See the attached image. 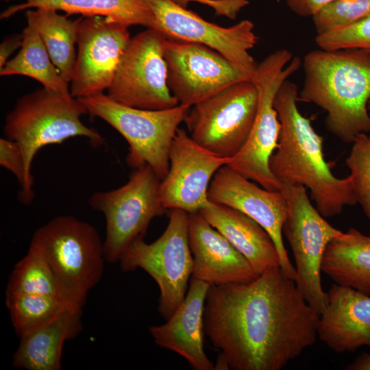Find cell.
<instances>
[{
    "mask_svg": "<svg viewBox=\"0 0 370 370\" xmlns=\"http://www.w3.org/2000/svg\"><path fill=\"white\" fill-rule=\"evenodd\" d=\"M152 12V29L168 39L197 42L218 51L251 77L257 66L249 53L258 42L254 23L247 19L224 27L210 23L173 0H145Z\"/></svg>",
    "mask_w": 370,
    "mask_h": 370,
    "instance_id": "cell-14",
    "label": "cell"
},
{
    "mask_svg": "<svg viewBox=\"0 0 370 370\" xmlns=\"http://www.w3.org/2000/svg\"><path fill=\"white\" fill-rule=\"evenodd\" d=\"M192 277L210 285L247 282L256 273L247 260L198 212L188 214Z\"/></svg>",
    "mask_w": 370,
    "mask_h": 370,
    "instance_id": "cell-18",
    "label": "cell"
},
{
    "mask_svg": "<svg viewBox=\"0 0 370 370\" xmlns=\"http://www.w3.org/2000/svg\"><path fill=\"white\" fill-rule=\"evenodd\" d=\"M319 317L276 266L247 282L210 285L204 333L229 369L280 370L315 343Z\"/></svg>",
    "mask_w": 370,
    "mask_h": 370,
    "instance_id": "cell-1",
    "label": "cell"
},
{
    "mask_svg": "<svg viewBox=\"0 0 370 370\" xmlns=\"http://www.w3.org/2000/svg\"><path fill=\"white\" fill-rule=\"evenodd\" d=\"M210 284L191 277L186 295L166 322L149 331L160 347L183 357L195 370H214L204 349V312Z\"/></svg>",
    "mask_w": 370,
    "mask_h": 370,
    "instance_id": "cell-19",
    "label": "cell"
},
{
    "mask_svg": "<svg viewBox=\"0 0 370 370\" xmlns=\"http://www.w3.org/2000/svg\"><path fill=\"white\" fill-rule=\"evenodd\" d=\"M367 108H368V110H370V100L369 101Z\"/></svg>",
    "mask_w": 370,
    "mask_h": 370,
    "instance_id": "cell-37",
    "label": "cell"
},
{
    "mask_svg": "<svg viewBox=\"0 0 370 370\" xmlns=\"http://www.w3.org/2000/svg\"><path fill=\"white\" fill-rule=\"evenodd\" d=\"M370 14V0H334L311 17L317 35L354 24Z\"/></svg>",
    "mask_w": 370,
    "mask_h": 370,
    "instance_id": "cell-29",
    "label": "cell"
},
{
    "mask_svg": "<svg viewBox=\"0 0 370 370\" xmlns=\"http://www.w3.org/2000/svg\"><path fill=\"white\" fill-rule=\"evenodd\" d=\"M298 88L286 79L273 101L281 130L278 147L269 160L271 173L280 183L304 186L310 190L316 208L325 218L339 214L357 201L349 175L335 177L325 160L323 138L297 107Z\"/></svg>",
    "mask_w": 370,
    "mask_h": 370,
    "instance_id": "cell-2",
    "label": "cell"
},
{
    "mask_svg": "<svg viewBox=\"0 0 370 370\" xmlns=\"http://www.w3.org/2000/svg\"><path fill=\"white\" fill-rule=\"evenodd\" d=\"M128 27L103 16H82L69 83L72 97H91L108 89L131 38Z\"/></svg>",
    "mask_w": 370,
    "mask_h": 370,
    "instance_id": "cell-15",
    "label": "cell"
},
{
    "mask_svg": "<svg viewBox=\"0 0 370 370\" xmlns=\"http://www.w3.org/2000/svg\"><path fill=\"white\" fill-rule=\"evenodd\" d=\"M14 294L60 297L53 274L41 249L32 241L27 254L14 266L9 278L5 295Z\"/></svg>",
    "mask_w": 370,
    "mask_h": 370,
    "instance_id": "cell-28",
    "label": "cell"
},
{
    "mask_svg": "<svg viewBox=\"0 0 370 370\" xmlns=\"http://www.w3.org/2000/svg\"><path fill=\"white\" fill-rule=\"evenodd\" d=\"M304 81L298 101L327 114V130L344 143L370 132V51L319 49L304 58Z\"/></svg>",
    "mask_w": 370,
    "mask_h": 370,
    "instance_id": "cell-3",
    "label": "cell"
},
{
    "mask_svg": "<svg viewBox=\"0 0 370 370\" xmlns=\"http://www.w3.org/2000/svg\"><path fill=\"white\" fill-rule=\"evenodd\" d=\"M167 84L179 104L191 107L225 87L251 76L204 45L166 39Z\"/></svg>",
    "mask_w": 370,
    "mask_h": 370,
    "instance_id": "cell-13",
    "label": "cell"
},
{
    "mask_svg": "<svg viewBox=\"0 0 370 370\" xmlns=\"http://www.w3.org/2000/svg\"><path fill=\"white\" fill-rule=\"evenodd\" d=\"M82 312L68 307L48 323L21 336L14 366L27 370L60 369L64 342L82 329Z\"/></svg>",
    "mask_w": 370,
    "mask_h": 370,
    "instance_id": "cell-22",
    "label": "cell"
},
{
    "mask_svg": "<svg viewBox=\"0 0 370 370\" xmlns=\"http://www.w3.org/2000/svg\"><path fill=\"white\" fill-rule=\"evenodd\" d=\"M181 6L186 8L191 1L198 2L213 8L217 15L225 16L231 10V0H173Z\"/></svg>",
    "mask_w": 370,
    "mask_h": 370,
    "instance_id": "cell-35",
    "label": "cell"
},
{
    "mask_svg": "<svg viewBox=\"0 0 370 370\" xmlns=\"http://www.w3.org/2000/svg\"><path fill=\"white\" fill-rule=\"evenodd\" d=\"M10 1L15 0H1ZM1 13L0 18H8L18 12L45 8L83 16H100L128 27L142 25L152 29L154 16L145 0H21Z\"/></svg>",
    "mask_w": 370,
    "mask_h": 370,
    "instance_id": "cell-24",
    "label": "cell"
},
{
    "mask_svg": "<svg viewBox=\"0 0 370 370\" xmlns=\"http://www.w3.org/2000/svg\"><path fill=\"white\" fill-rule=\"evenodd\" d=\"M85 114L88 111L78 99L42 87L20 97L7 114L3 132L19 145L25 160V204L34 198L32 166L40 149L76 136L86 138L94 147L104 143L95 129L83 123L81 117Z\"/></svg>",
    "mask_w": 370,
    "mask_h": 370,
    "instance_id": "cell-4",
    "label": "cell"
},
{
    "mask_svg": "<svg viewBox=\"0 0 370 370\" xmlns=\"http://www.w3.org/2000/svg\"><path fill=\"white\" fill-rule=\"evenodd\" d=\"M31 241L41 249L60 297L71 308L82 310L106 261L97 230L88 222L62 215L37 229Z\"/></svg>",
    "mask_w": 370,
    "mask_h": 370,
    "instance_id": "cell-5",
    "label": "cell"
},
{
    "mask_svg": "<svg viewBox=\"0 0 370 370\" xmlns=\"http://www.w3.org/2000/svg\"><path fill=\"white\" fill-rule=\"evenodd\" d=\"M352 143L345 164L350 171L357 203L370 223V136L361 134Z\"/></svg>",
    "mask_w": 370,
    "mask_h": 370,
    "instance_id": "cell-30",
    "label": "cell"
},
{
    "mask_svg": "<svg viewBox=\"0 0 370 370\" xmlns=\"http://www.w3.org/2000/svg\"><path fill=\"white\" fill-rule=\"evenodd\" d=\"M5 304L20 337L48 323L69 307L59 297L37 294L5 295Z\"/></svg>",
    "mask_w": 370,
    "mask_h": 370,
    "instance_id": "cell-27",
    "label": "cell"
},
{
    "mask_svg": "<svg viewBox=\"0 0 370 370\" xmlns=\"http://www.w3.org/2000/svg\"><path fill=\"white\" fill-rule=\"evenodd\" d=\"M280 190L288 205L283 234L295 261V283L308 305L320 315L328 298L321 280L323 258L330 242L343 232L330 225L313 206L304 186L282 183Z\"/></svg>",
    "mask_w": 370,
    "mask_h": 370,
    "instance_id": "cell-10",
    "label": "cell"
},
{
    "mask_svg": "<svg viewBox=\"0 0 370 370\" xmlns=\"http://www.w3.org/2000/svg\"><path fill=\"white\" fill-rule=\"evenodd\" d=\"M334 0H284L291 10L298 16H312L324 5Z\"/></svg>",
    "mask_w": 370,
    "mask_h": 370,
    "instance_id": "cell-33",
    "label": "cell"
},
{
    "mask_svg": "<svg viewBox=\"0 0 370 370\" xmlns=\"http://www.w3.org/2000/svg\"><path fill=\"white\" fill-rule=\"evenodd\" d=\"M301 65L287 49H278L257 64L252 75L258 93L256 118L241 151L227 164L245 178L269 190H280V183L271 171L269 160L279 141L281 125L273 101L281 84Z\"/></svg>",
    "mask_w": 370,
    "mask_h": 370,
    "instance_id": "cell-7",
    "label": "cell"
},
{
    "mask_svg": "<svg viewBox=\"0 0 370 370\" xmlns=\"http://www.w3.org/2000/svg\"><path fill=\"white\" fill-rule=\"evenodd\" d=\"M258 105L254 83L241 81L191 106L184 121L197 143L221 157L233 158L248 138Z\"/></svg>",
    "mask_w": 370,
    "mask_h": 370,
    "instance_id": "cell-11",
    "label": "cell"
},
{
    "mask_svg": "<svg viewBox=\"0 0 370 370\" xmlns=\"http://www.w3.org/2000/svg\"><path fill=\"white\" fill-rule=\"evenodd\" d=\"M22 36L18 53L0 69V75L27 76L39 82L45 88L71 95L69 83L53 63L37 32L27 25Z\"/></svg>",
    "mask_w": 370,
    "mask_h": 370,
    "instance_id": "cell-26",
    "label": "cell"
},
{
    "mask_svg": "<svg viewBox=\"0 0 370 370\" xmlns=\"http://www.w3.org/2000/svg\"><path fill=\"white\" fill-rule=\"evenodd\" d=\"M199 212L247 260L257 274L280 266L271 236L251 217L209 200Z\"/></svg>",
    "mask_w": 370,
    "mask_h": 370,
    "instance_id": "cell-21",
    "label": "cell"
},
{
    "mask_svg": "<svg viewBox=\"0 0 370 370\" xmlns=\"http://www.w3.org/2000/svg\"><path fill=\"white\" fill-rule=\"evenodd\" d=\"M232 160L203 147L179 128L170 149L169 171L160 185L164 207L188 214L199 212L208 201V190L214 175Z\"/></svg>",
    "mask_w": 370,
    "mask_h": 370,
    "instance_id": "cell-17",
    "label": "cell"
},
{
    "mask_svg": "<svg viewBox=\"0 0 370 370\" xmlns=\"http://www.w3.org/2000/svg\"><path fill=\"white\" fill-rule=\"evenodd\" d=\"M78 99L88 114L103 120L125 139L130 167L149 166L164 179L173 140L190 107L179 104L165 110L138 109L119 103L104 93Z\"/></svg>",
    "mask_w": 370,
    "mask_h": 370,
    "instance_id": "cell-6",
    "label": "cell"
},
{
    "mask_svg": "<svg viewBox=\"0 0 370 370\" xmlns=\"http://www.w3.org/2000/svg\"><path fill=\"white\" fill-rule=\"evenodd\" d=\"M68 15L45 8L27 10L25 14L27 25L40 36L60 75L70 83L77 55L78 27L82 16L72 20Z\"/></svg>",
    "mask_w": 370,
    "mask_h": 370,
    "instance_id": "cell-25",
    "label": "cell"
},
{
    "mask_svg": "<svg viewBox=\"0 0 370 370\" xmlns=\"http://www.w3.org/2000/svg\"><path fill=\"white\" fill-rule=\"evenodd\" d=\"M166 38L147 28L131 38L106 94L129 107L151 110L179 105L167 84L164 47Z\"/></svg>",
    "mask_w": 370,
    "mask_h": 370,
    "instance_id": "cell-12",
    "label": "cell"
},
{
    "mask_svg": "<svg viewBox=\"0 0 370 370\" xmlns=\"http://www.w3.org/2000/svg\"><path fill=\"white\" fill-rule=\"evenodd\" d=\"M347 370H370V354L364 353L349 365Z\"/></svg>",
    "mask_w": 370,
    "mask_h": 370,
    "instance_id": "cell-36",
    "label": "cell"
},
{
    "mask_svg": "<svg viewBox=\"0 0 370 370\" xmlns=\"http://www.w3.org/2000/svg\"><path fill=\"white\" fill-rule=\"evenodd\" d=\"M321 271L336 284L370 295V236L350 227L325 249Z\"/></svg>",
    "mask_w": 370,
    "mask_h": 370,
    "instance_id": "cell-23",
    "label": "cell"
},
{
    "mask_svg": "<svg viewBox=\"0 0 370 370\" xmlns=\"http://www.w3.org/2000/svg\"><path fill=\"white\" fill-rule=\"evenodd\" d=\"M0 165L16 178L20 186L19 201L25 204L27 176L23 155L19 145L6 137L0 138Z\"/></svg>",
    "mask_w": 370,
    "mask_h": 370,
    "instance_id": "cell-32",
    "label": "cell"
},
{
    "mask_svg": "<svg viewBox=\"0 0 370 370\" xmlns=\"http://www.w3.org/2000/svg\"><path fill=\"white\" fill-rule=\"evenodd\" d=\"M321 49H363L370 51V14L358 22L317 35Z\"/></svg>",
    "mask_w": 370,
    "mask_h": 370,
    "instance_id": "cell-31",
    "label": "cell"
},
{
    "mask_svg": "<svg viewBox=\"0 0 370 370\" xmlns=\"http://www.w3.org/2000/svg\"><path fill=\"white\" fill-rule=\"evenodd\" d=\"M208 199L244 213L264 227L275 243L282 271L296 280L295 268L291 262L283 241V225L288 210L281 190L260 188L224 165L215 173L210 182Z\"/></svg>",
    "mask_w": 370,
    "mask_h": 370,
    "instance_id": "cell-16",
    "label": "cell"
},
{
    "mask_svg": "<svg viewBox=\"0 0 370 370\" xmlns=\"http://www.w3.org/2000/svg\"><path fill=\"white\" fill-rule=\"evenodd\" d=\"M22 40V34L8 36L3 39L0 45V69L9 60L12 53L21 47Z\"/></svg>",
    "mask_w": 370,
    "mask_h": 370,
    "instance_id": "cell-34",
    "label": "cell"
},
{
    "mask_svg": "<svg viewBox=\"0 0 370 370\" xmlns=\"http://www.w3.org/2000/svg\"><path fill=\"white\" fill-rule=\"evenodd\" d=\"M188 213L172 209L162 234L151 243L140 237L123 254V271L138 268L147 273L160 290L158 310L164 320L184 300L192 277L193 260L188 238Z\"/></svg>",
    "mask_w": 370,
    "mask_h": 370,
    "instance_id": "cell-8",
    "label": "cell"
},
{
    "mask_svg": "<svg viewBox=\"0 0 370 370\" xmlns=\"http://www.w3.org/2000/svg\"><path fill=\"white\" fill-rule=\"evenodd\" d=\"M160 182L154 171L145 166L134 169L119 188L90 197V206L105 217L103 245L108 263L119 262L129 245L143 237L151 220L167 210L160 198Z\"/></svg>",
    "mask_w": 370,
    "mask_h": 370,
    "instance_id": "cell-9",
    "label": "cell"
},
{
    "mask_svg": "<svg viewBox=\"0 0 370 370\" xmlns=\"http://www.w3.org/2000/svg\"><path fill=\"white\" fill-rule=\"evenodd\" d=\"M320 314L317 336L337 353L370 347V295L335 284Z\"/></svg>",
    "mask_w": 370,
    "mask_h": 370,
    "instance_id": "cell-20",
    "label": "cell"
}]
</instances>
